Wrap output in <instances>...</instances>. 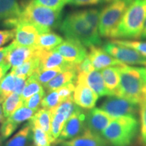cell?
<instances>
[{"label": "cell", "mask_w": 146, "mask_h": 146, "mask_svg": "<svg viewBox=\"0 0 146 146\" xmlns=\"http://www.w3.org/2000/svg\"><path fill=\"white\" fill-rule=\"evenodd\" d=\"M118 69L120 84L116 96L127 98L139 105V103L144 101L146 66H131L123 64L118 66Z\"/></svg>", "instance_id": "obj_1"}, {"label": "cell", "mask_w": 146, "mask_h": 146, "mask_svg": "<svg viewBox=\"0 0 146 146\" xmlns=\"http://www.w3.org/2000/svg\"><path fill=\"white\" fill-rule=\"evenodd\" d=\"M60 30L66 39L77 41L85 47L99 46L102 43L99 32L89 25L80 11L67 14L62 21Z\"/></svg>", "instance_id": "obj_2"}, {"label": "cell", "mask_w": 146, "mask_h": 146, "mask_svg": "<svg viewBox=\"0 0 146 146\" xmlns=\"http://www.w3.org/2000/svg\"><path fill=\"white\" fill-rule=\"evenodd\" d=\"M18 19V23L25 21L35 25L43 33L60 27L62 21V10H52L31 1L24 5Z\"/></svg>", "instance_id": "obj_3"}, {"label": "cell", "mask_w": 146, "mask_h": 146, "mask_svg": "<svg viewBox=\"0 0 146 146\" xmlns=\"http://www.w3.org/2000/svg\"><path fill=\"white\" fill-rule=\"evenodd\" d=\"M146 20V0H133L116 31V37L141 38Z\"/></svg>", "instance_id": "obj_4"}, {"label": "cell", "mask_w": 146, "mask_h": 146, "mask_svg": "<svg viewBox=\"0 0 146 146\" xmlns=\"http://www.w3.org/2000/svg\"><path fill=\"white\" fill-rule=\"evenodd\" d=\"M139 121L135 116L114 118L102 133V135L113 146H129L138 132Z\"/></svg>", "instance_id": "obj_5"}, {"label": "cell", "mask_w": 146, "mask_h": 146, "mask_svg": "<svg viewBox=\"0 0 146 146\" xmlns=\"http://www.w3.org/2000/svg\"><path fill=\"white\" fill-rule=\"evenodd\" d=\"M133 0H115L100 12L98 32L104 37H116L118 27Z\"/></svg>", "instance_id": "obj_6"}, {"label": "cell", "mask_w": 146, "mask_h": 146, "mask_svg": "<svg viewBox=\"0 0 146 146\" xmlns=\"http://www.w3.org/2000/svg\"><path fill=\"white\" fill-rule=\"evenodd\" d=\"M100 108L116 118L123 116H135L139 111V104L123 97L112 96L108 97Z\"/></svg>", "instance_id": "obj_7"}, {"label": "cell", "mask_w": 146, "mask_h": 146, "mask_svg": "<svg viewBox=\"0 0 146 146\" xmlns=\"http://www.w3.org/2000/svg\"><path fill=\"white\" fill-rule=\"evenodd\" d=\"M102 48L108 54L125 64L146 66V58L130 47L116 44L112 41H108L104 44Z\"/></svg>", "instance_id": "obj_8"}, {"label": "cell", "mask_w": 146, "mask_h": 146, "mask_svg": "<svg viewBox=\"0 0 146 146\" xmlns=\"http://www.w3.org/2000/svg\"><path fill=\"white\" fill-rule=\"evenodd\" d=\"M85 116L86 112H84L81 108L76 110L66 121L62 131L54 144L58 145L60 142L72 139L80 135L87 128L85 124Z\"/></svg>", "instance_id": "obj_9"}, {"label": "cell", "mask_w": 146, "mask_h": 146, "mask_svg": "<svg viewBox=\"0 0 146 146\" xmlns=\"http://www.w3.org/2000/svg\"><path fill=\"white\" fill-rule=\"evenodd\" d=\"M53 50L60 54L67 62L75 65L81 63L88 54L82 43L68 39L63 41Z\"/></svg>", "instance_id": "obj_10"}, {"label": "cell", "mask_w": 146, "mask_h": 146, "mask_svg": "<svg viewBox=\"0 0 146 146\" xmlns=\"http://www.w3.org/2000/svg\"><path fill=\"white\" fill-rule=\"evenodd\" d=\"M33 110L25 106H22L16 110L10 117L5 118L1 125V141H4L12 135L17 128L24 122L29 120L35 114Z\"/></svg>", "instance_id": "obj_11"}, {"label": "cell", "mask_w": 146, "mask_h": 146, "mask_svg": "<svg viewBox=\"0 0 146 146\" xmlns=\"http://www.w3.org/2000/svg\"><path fill=\"white\" fill-rule=\"evenodd\" d=\"M40 34H41V31L35 25L28 22L20 21L16 27L14 42L17 45L35 47Z\"/></svg>", "instance_id": "obj_12"}, {"label": "cell", "mask_w": 146, "mask_h": 146, "mask_svg": "<svg viewBox=\"0 0 146 146\" xmlns=\"http://www.w3.org/2000/svg\"><path fill=\"white\" fill-rule=\"evenodd\" d=\"M99 96L83 81L76 78L73 102L82 109L91 110L96 106Z\"/></svg>", "instance_id": "obj_13"}, {"label": "cell", "mask_w": 146, "mask_h": 146, "mask_svg": "<svg viewBox=\"0 0 146 146\" xmlns=\"http://www.w3.org/2000/svg\"><path fill=\"white\" fill-rule=\"evenodd\" d=\"M40 59L39 68L52 69L60 68L63 71L76 69V65L67 62L62 56L54 50L47 51L36 49Z\"/></svg>", "instance_id": "obj_14"}, {"label": "cell", "mask_w": 146, "mask_h": 146, "mask_svg": "<svg viewBox=\"0 0 146 146\" xmlns=\"http://www.w3.org/2000/svg\"><path fill=\"white\" fill-rule=\"evenodd\" d=\"M114 119L100 108H94L86 113L85 124L87 129L92 132L102 135V133Z\"/></svg>", "instance_id": "obj_15"}, {"label": "cell", "mask_w": 146, "mask_h": 146, "mask_svg": "<svg viewBox=\"0 0 146 146\" xmlns=\"http://www.w3.org/2000/svg\"><path fill=\"white\" fill-rule=\"evenodd\" d=\"M61 146H108L109 142L102 135L86 129L80 135L72 139L60 142Z\"/></svg>", "instance_id": "obj_16"}, {"label": "cell", "mask_w": 146, "mask_h": 146, "mask_svg": "<svg viewBox=\"0 0 146 146\" xmlns=\"http://www.w3.org/2000/svg\"><path fill=\"white\" fill-rule=\"evenodd\" d=\"M87 56L96 70H103L111 66H118L123 64V62L105 52L102 47L91 46L89 47Z\"/></svg>", "instance_id": "obj_17"}, {"label": "cell", "mask_w": 146, "mask_h": 146, "mask_svg": "<svg viewBox=\"0 0 146 146\" xmlns=\"http://www.w3.org/2000/svg\"><path fill=\"white\" fill-rule=\"evenodd\" d=\"M77 78L83 81L99 97L113 96L106 86L102 72L99 70H94L87 74L78 73Z\"/></svg>", "instance_id": "obj_18"}, {"label": "cell", "mask_w": 146, "mask_h": 146, "mask_svg": "<svg viewBox=\"0 0 146 146\" xmlns=\"http://www.w3.org/2000/svg\"><path fill=\"white\" fill-rule=\"evenodd\" d=\"M10 45V49L5 60L12 68H16L23 64L33 56L36 51L35 47L17 45L14 41Z\"/></svg>", "instance_id": "obj_19"}, {"label": "cell", "mask_w": 146, "mask_h": 146, "mask_svg": "<svg viewBox=\"0 0 146 146\" xmlns=\"http://www.w3.org/2000/svg\"><path fill=\"white\" fill-rule=\"evenodd\" d=\"M77 78V71L76 69L66 70L58 74L47 83L43 88L47 92L56 90L70 83H76Z\"/></svg>", "instance_id": "obj_20"}, {"label": "cell", "mask_w": 146, "mask_h": 146, "mask_svg": "<svg viewBox=\"0 0 146 146\" xmlns=\"http://www.w3.org/2000/svg\"><path fill=\"white\" fill-rule=\"evenodd\" d=\"M63 41V38L56 33L52 31L43 33L38 36L35 47L37 50L51 51Z\"/></svg>", "instance_id": "obj_21"}, {"label": "cell", "mask_w": 146, "mask_h": 146, "mask_svg": "<svg viewBox=\"0 0 146 146\" xmlns=\"http://www.w3.org/2000/svg\"><path fill=\"white\" fill-rule=\"evenodd\" d=\"M31 125L36 126L43 129L50 136L52 144L51 129H52V114L50 110L45 109H40L33 115V116L29 120Z\"/></svg>", "instance_id": "obj_22"}, {"label": "cell", "mask_w": 146, "mask_h": 146, "mask_svg": "<svg viewBox=\"0 0 146 146\" xmlns=\"http://www.w3.org/2000/svg\"><path fill=\"white\" fill-rule=\"evenodd\" d=\"M40 59L36 52V49L33 56L31 57L23 64L16 68H12V70L16 76H22L28 78L29 76H32L33 73L39 67Z\"/></svg>", "instance_id": "obj_23"}, {"label": "cell", "mask_w": 146, "mask_h": 146, "mask_svg": "<svg viewBox=\"0 0 146 146\" xmlns=\"http://www.w3.org/2000/svg\"><path fill=\"white\" fill-rule=\"evenodd\" d=\"M31 132V124L29 121L14 135L5 141L3 146H27L28 142L32 140Z\"/></svg>", "instance_id": "obj_24"}, {"label": "cell", "mask_w": 146, "mask_h": 146, "mask_svg": "<svg viewBox=\"0 0 146 146\" xmlns=\"http://www.w3.org/2000/svg\"><path fill=\"white\" fill-rule=\"evenodd\" d=\"M102 74L108 89L116 96L119 88L120 74L118 66H111L102 70Z\"/></svg>", "instance_id": "obj_25"}, {"label": "cell", "mask_w": 146, "mask_h": 146, "mask_svg": "<svg viewBox=\"0 0 146 146\" xmlns=\"http://www.w3.org/2000/svg\"><path fill=\"white\" fill-rule=\"evenodd\" d=\"M21 12L18 0H0V21L17 18Z\"/></svg>", "instance_id": "obj_26"}, {"label": "cell", "mask_w": 146, "mask_h": 146, "mask_svg": "<svg viewBox=\"0 0 146 146\" xmlns=\"http://www.w3.org/2000/svg\"><path fill=\"white\" fill-rule=\"evenodd\" d=\"M24 102L20 95L12 93L2 102V110L5 118L10 117L18 108L23 106Z\"/></svg>", "instance_id": "obj_27"}, {"label": "cell", "mask_w": 146, "mask_h": 146, "mask_svg": "<svg viewBox=\"0 0 146 146\" xmlns=\"http://www.w3.org/2000/svg\"><path fill=\"white\" fill-rule=\"evenodd\" d=\"M15 76L16 75L14 72L11 71L0 82V100L1 103L14 92L15 86Z\"/></svg>", "instance_id": "obj_28"}, {"label": "cell", "mask_w": 146, "mask_h": 146, "mask_svg": "<svg viewBox=\"0 0 146 146\" xmlns=\"http://www.w3.org/2000/svg\"><path fill=\"white\" fill-rule=\"evenodd\" d=\"M51 114H52L51 136H52V144H54L55 141L59 137L60 133L62 131L64 125L66 121V118L61 113L51 112Z\"/></svg>", "instance_id": "obj_29"}, {"label": "cell", "mask_w": 146, "mask_h": 146, "mask_svg": "<svg viewBox=\"0 0 146 146\" xmlns=\"http://www.w3.org/2000/svg\"><path fill=\"white\" fill-rule=\"evenodd\" d=\"M43 89V87L37 81V80L33 76H31L27 79L21 97L23 102H25Z\"/></svg>", "instance_id": "obj_30"}, {"label": "cell", "mask_w": 146, "mask_h": 146, "mask_svg": "<svg viewBox=\"0 0 146 146\" xmlns=\"http://www.w3.org/2000/svg\"><path fill=\"white\" fill-rule=\"evenodd\" d=\"M62 72L64 71L60 68L41 69L39 67L32 76H33L37 80V81L43 87L47 83H48L52 78H54L55 76Z\"/></svg>", "instance_id": "obj_31"}, {"label": "cell", "mask_w": 146, "mask_h": 146, "mask_svg": "<svg viewBox=\"0 0 146 146\" xmlns=\"http://www.w3.org/2000/svg\"><path fill=\"white\" fill-rule=\"evenodd\" d=\"M31 127V139L34 146H51L52 142L50 136L39 127L34 125Z\"/></svg>", "instance_id": "obj_32"}, {"label": "cell", "mask_w": 146, "mask_h": 146, "mask_svg": "<svg viewBox=\"0 0 146 146\" xmlns=\"http://www.w3.org/2000/svg\"><path fill=\"white\" fill-rule=\"evenodd\" d=\"M80 107H78L73 102L72 99H69L60 103L57 107L55 108L50 111L51 112L61 113V114H62L65 116L67 120Z\"/></svg>", "instance_id": "obj_33"}, {"label": "cell", "mask_w": 146, "mask_h": 146, "mask_svg": "<svg viewBox=\"0 0 146 146\" xmlns=\"http://www.w3.org/2000/svg\"><path fill=\"white\" fill-rule=\"evenodd\" d=\"M62 102V101L59 94H58L57 91L54 90L48 91L42 100L41 107L47 110H52L57 107Z\"/></svg>", "instance_id": "obj_34"}, {"label": "cell", "mask_w": 146, "mask_h": 146, "mask_svg": "<svg viewBox=\"0 0 146 146\" xmlns=\"http://www.w3.org/2000/svg\"><path fill=\"white\" fill-rule=\"evenodd\" d=\"M81 15L94 30L98 31L100 11L97 8H89L80 10Z\"/></svg>", "instance_id": "obj_35"}, {"label": "cell", "mask_w": 146, "mask_h": 146, "mask_svg": "<svg viewBox=\"0 0 146 146\" xmlns=\"http://www.w3.org/2000/svg\"><path fill=\"white\" fill-rule=\"evenodd\" d=\"M111 41L116 44L132 48L139 53L143 57L146 58V41H139L135 40H112Z\"/></svg>", "instance_id": "obj_36"}, {"label": "cell", "mask_w": 146, "mask_h": 146, "mask_svg": "<svg viewBox=\"0 0 146 146\" xmlns=\"http://www.w3.org/2000/svg\"><path fill=\"white\" fill-rule=\"evenodd\" d=\"M45 95V89L39 91L37 94L33 95V96L27 100L26 101L24 102L23 106L25 107L29 108L33 110L35 112H37L41 108V104L43 100V97Z\"/></svg>", "instance_id": "obj_37"}, {"label": "cell", "mask_w": 146, "mask_h": 146, "mask_svg": "<svg viewBox=\"0 0 146 146\" xmlns=\"http://www.w3.org/2000/svg\"><path fill=\"white\" fill-rule=\"evenodd\" d=\"M140 119H141V129H140V138L144 146H146V102L139 103Z\"/></svg>", "instance_id": "obj_38"}, {"label": "cell", "mask_w": 146, "mask_h": 146, "mask_svg": "<svg viewBox=\"0 0 146 146\" xmlns=\"http://www.w3.org/2000/svg\"><path fill=\"white\" fill-rule=\"evenodd\" d=\"M36 5L46 7L55 10H62L66 0H32Z\"/></svg>", "instance_id": "obj_39"}, {"label": "cell", "mask_w": 146, "mask_h": 146, "mask_svg": "<svg viewBox=\"0 0 146 146\" xmlns=\"http://www.w3.org/2000/svg\"><path fill=\"white\" fill-rule=\"evenodd\" d=\"M75 83H68L64 86L56 89L62 101L64 102L65 100L72 99V96L74 94V89H75Z\"/></svg>", "instance_id": "obj_40"}, {"label": "cell", "mask_w": 146, "mask_h": 146, "mask_svg": "<svg viewBox=\"0 0 146 146\" xmlns=\"http://www.w3.org/2000/svg\"><path fill=\"white\" fill-rule=\"evenodd\" d=\"M16 29L0 30V47L10 42L15 37Z\"/></svg>", "instance_id": "obj_41"}, {"label": "cell", "mask_w": 146, "mask_h": 146, "mask_svg": "<svg viewBox=\"0 0 146 146\" xmlns=\"http://www.w3.org/2000/svg\"><path fill=\"white\" fill-rule=\"evenodd\" d=\"M94 70H96V69L94 68V66H93L88 56H87L81 63L76 65L77 74H78V73H85V74H87V73L90 72Z\"/></svg>", "instance_id": "obj_42"}, {"label": "cell", "mask_w": 146, "mask_h": 146, "mask_svg": "<svg viewBox=\"0 0 146 146\" xmlns=\"http://www.w3.org/2000/svg\"><path fill=\"white\" fill-rule=\"evenodd\" d=\"M102 2V0H66V3L74 6L96 5Z\"/></svg>", "instance_id": "obj_43"}, {"label": "cell", "mask_w": 146, "mask_h": 146, "mask_svg": "<svg viewBox=\"0 0 146 146\" xmlns=\"http://www.w3.org/2000/svg\"><path fill=\"white\" fill-rule=\"evenodd\" d=\"M27 78L22 76H15V86H14V92L21 96L23 92L24 87H25V83H26Z\"/></svg>", "instance_id": "obj_44"}, {"label": "cell", "mask_w": 146, "mask_h": 146, "mask_svg": "<svg viewBox=\"0 0 146 146\" xmlns=\"http://www.w3.org/2000/svg\"><path fill=\"white\" fill-rule=\"evenodd\" d=\"M11 66L6 61H3L0 63V82L5 76V74L10 68Z\"/></svg>", "instance_id": "obj_45"}, {"label": "cell", "mask_w": 146, "mask_h": 146, "mask_svg": "<svg viewBox=\"0 0 146 146\" xmlns=\"http://www.w3.org/2000/svg\"><path fill=\"white\" fill-rule=\"evenodd\" d=\"M10 47H11V45L10 44L8 46L0 48V63L2 62L3 61H5V58H6L9 50H10Z\"/></svg>", "instance_id": "obj_46"}, {"label": "cell", "mask_w": 146, "mask_h": 146, "mask_svg": "<svg viewBox=\"0 0 146 146\" xmlns=\"http://www.w3.org/2000/svg\"><path fill=\"white\" fill-rule=\"evenodd\" d=\"M141 38L143 39H146V20H145V23H144V26H143V31H142Z\"/></svg>", "instance_id": "obj_47"}, {"label": "cell", "mask_w": 146, "mask_h": 146, "mask_svg": "<svg viewBox=\"0 0 146 146\" xmlns=\"http://www.w3.org/2000/svg\"><path fill=\"white\" fill-rule=\"evenodd\" d=\"M5 119V118L3 116V113L2 110V108L0 106V124H2Z\"/></svg>", "instance_id": "obj_48"}, {"label": "cell", "mask_w": 146, "mask_h": 146, "mask_svg": "<svg viewBox=\"0 0 146 146\" xmlns=\"http://www.w3.org/2000/svg\"><path fill=\"white\" fill-rule=\"evenodd\" d=\"M143 96H144V100L146 102V87L145 89V90H144V94H143Z\"/></svg>", "instance_id": "obj_49"}, {"label": "cell", "mask_w": 146, "mask_h": 146, "mask_svg": "<svg viewBox=\"0 0 146 146\" xmlns=\"http://www.w3.org/2000/svg\"><path fill=\"white\" fill-rule=\"evenodd\" d=\"M115 0H102V1H106V2H112V1H114Z\"/></svg>", "instance_id": "obj_50"}, {"label": "cell", "mask_w": 146, "mask_h": 146, "mask_svg": "<svg viewBox=\"0 0 146 146\" xmlns=\"http://www.w3.org/2000/svg\"><path fill=\"white\" fill-rule=\"evenodd\" d=\"M1 132H0V143H1Z\"/></svg>", "instance_id": "obj_51"}, {"label": "cell", "mask_w": 146, "mask_h": 146, "mask_svg": "<svg viewBox=\"0 0 146 146\" xmlns=\"http://www.w3.org/2000/svg\"><path fill=\"white\" fill-rule=\"evenodd\" d=\"M1 100H0V104H1Z\"/></svg>", "instance_id": "obj_52"}, {"label": "cell", "mask_w": 146, "mask_h": 146, "mask_svg": "<svg viewBox=\"0 0 146 146\" xmlns=\"http://www.w3.org/2000/svg\"><path fill=\"white\" fill-rule=\"evenodd\" d=\"M32 146H34V145H32Z\"/></svg>", "instance_id": "obj_53"}]
</instances>
